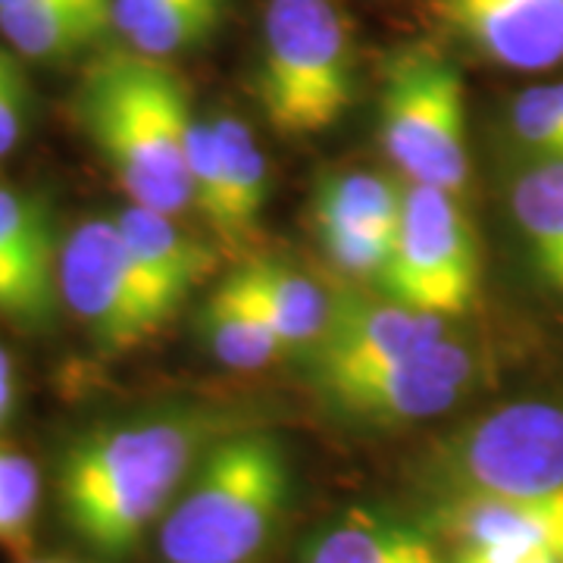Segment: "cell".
<instances>
[{"instance_id":"cell-2","label":"cell","mask_w":563,"mask_h":563,"mask_svg":"<svg viewBox=\"0 0 563 563\" xmlns=\"http://www.w3.org/2000/svg\"><path fill=\"white\" fill-rule=\"evenodd\" d=\"M76 120L129 201L169 217L191 210L185 139L195 107L166 63L135 51L91 63L76 91Z\"/></svg>"},{"instance_id":"cell-12","label":"cell","mask_w":563,"mask_h":563,"mask_svg":"<svg viewBox=\"0 0 563 563\" xmlns=\"http://www.w3.org/2000/svg\"><path fill=\"white\" fill-rule=\"evenodd\" d=\"M435 16L501 69L544 73L563 63V0H435Z\"/></svg>"},{"instance_id":"cell-9","label":"cell","mask_w":563,"mask_h":563,"mask_svg":"<svg viewBox=\"0 0 563 563\" xmlns=\"http://www.w3.org/2000/svg\"><path fill=\"white\" fill-rule=\"evenodd\" d=\"M479 361L470 344L454 339L420 347L401 361L361 376L313 385L322 407L335 420L363 429H404L435 420L470 395Z\"/></svg>"},{"instance_id":"cell-21","label":"cell","mask_w":563,"mask_h":563,"mask_svg":"<svg viewBox=\"0 0 563 563\" xmlns=\"http://www.w3.org/2000/svg\"><path fill=\"white\" fill-rule=\"evenodd\" d=\"M213 135L220 144L222 173H225V198H229V247H242L257 232L269 195L266 157L254 132L232 113L210 117Z\"/></svg>"},{"instance_id":"cell-5","label":"cell","mask_w":563,"mask_h":563,"mask_svg":"<svg viewBox=\"0 0 563 563\" xmlns=\"http://www.w3.org/2000/svg\"><path fill=\"white\" fill-rule=\"evenodd\" d=\"M426 504L563 492V407L504 404L432 444L413 466Z\"/></svg>"},{"instance_id":"cell-25","label":"cell","mask_w":563,"mask_h":563,"mask_svg":"<svg viewBox=\"0 0 563 563\" xmlns=\"http://www.w3.org/2000/svg\"><path fill=\"white\" fill-rule=\"evenodd\" d=\"M35 113L32 81L22 69L20 57L10 47H0V161L20 147Z\"/></svg>"},{"instance_id":"cell-24","label":"cell","mask_w":563,"mask_h":563,"mask_svg":"<svg viewBox=\"0 0 563 563\" xmlns=\"http://www.w3.org/2000/svg\"><path fill=\"white\" fill-rule=\"evenodd\" d=\"M507 129L526 161H563V81L520 91L507 107Z\"/></svg>"},{"instance_id":"cell-6","label":"cell","mask_w":563,"mask_h":563,"mask_svg":"<svg viewBox=\"0 0 563 563\" xmlns=\"http://www.w3.org/2000/svg\"><path fill=\"white\" fill-rule=\"evenodd\" d=\"M379 139L407 181L435 185L461 198L470 179L461 69L420 44L391 54L383 76Z\"/></svg>"},{"instance_id":"cell-23","label":"cell","mask_w":563,"mask_h":563,"mask_svg":"<svg viewBox=\"0 0 563 563\" xmlns=\"http://www.w3.org/2000/svg\"><path fill=\"white\" fill-rule=\"evenodd\" d=\"M185 166H188V188H191V210L201 217L222 244H229V198H225V173L222 154L210 117L191 120L185 139Z\"/></svg>"},{"instance_id":"cell-17","label":"cell","mask_w":563,"mask_h":563,"mask_svg":"<svg viewBox=\"0 0 563 563\" xmlns=\"http://www.w3.org/2000/svg\"><path fill=\"white\" fill-rule=\"evenodd\" d=\"M113 222L120 229L129 254L179 307L217 266L213 251L198 242L181 225L179 217H169L141 203H129L113 217Z\"/></svg>"},{"instance_id":"cell-7","label":"cell","mask_w":563,"mask_h":563,"mask_svg":"<svg viewBox=\"0 0 563 563\" xmlns=\"http://www.w3.org/2000/svg\"><path fill=\"white\" fill-rule=\"evenodd\" d=\"M60 301L103 354H125L161 335L181 307L144 273L113 217L79 222L60 244Z\"/></svg>"},{"instance_id":"cell-28","label":"cell","mask_w":563,"mask_h":563,"mask_svg":"<svg viewBox=\"0 0 563 563\" xmlns=\"http://www.w3.org/2000/svg\"><path fill=\"white\" fill-rule=\"evenodd\" d=\"M22 563H79V561H66V558H25Z\"/></svg>"},{"instance_id":"cell-16","label":"cell","mask_w":563,"mask_h":563,"mask_svg":"<svg viewBox=\"0 0 563 563\" xmlns=\"http://www.w3.org/2000/svg\"><path fill=\"white\" fill-rule=\"evenodd\" d=\"M232 282L257 303L285 354H307L320 342L332 313V291L320 282L279 261H247L239 273H232Z\"/></svg>"},{"instance_id":"cell-15","label":"cell","mask_w":563,"mask_h":563,"mask_svg":"<svg viewBox=\"0 0 563 563\" xmlns=\"http://www.w3.org/2000/svg\"><path fill=\"white\" fill-rule=\"evenodd\" d=\"M110 29L113 0H29L0 10V35L20 60H69Z\"/></svg>"},{"instance_id":"cell-27","label":"cell","mask_w":563,"mask_h":563,"mask_svg":"<svg viewBox=\"0 0 563 563\" xmlns=\"http://www.w3.org/2000/svg\"><path fill=\"white\" fill-rule=\"evenodd\" d=\"M16 407V383H13V361L10 354L0 347V429L13 417Z\"/></svg>"},{"instance_id":"cell-18","label":"cell","mask_w":563,"mask_h":563,"mask_svg":"<svg viewBox=\"0 0 563 563\" xmlns=\"http://www.w3.org/2000/svg\"><path fill=\"white\" fill-rule=\"evenodd\" d=\"M507 185L510 220L536 276L563 295V161H523Z\"/></svg>"},{"instance_id":"cell-22","label":"cell","mask_w":563,"mask_h":563,"mask_svg":"<svg viewBox=\"0 0 563 563\" xmlns=\"http://www.w3.org/2000/svg\"><path fill=\"white\" fill-rule=\"evenodd\" d=\"M44 479L29 454L0 444V548L22 554L38 523Z\"/></svg>"},{"instance_id":"cell-13","label":"cell","mask_w":563,"mask_h":563,"mask_svg":"<svg viewBox=\"0 0 563 563\" xmlns=\"http://www.w3.org/2000/svg\"><path fill=\"white\" fill-rule=\"evenodd\" d=\"M417 520L454 551L492 544L563 561V492L544 498L426 504Z\"/></svg>"},{"instance_id":"cell-8","label":"cell","mask_w":563,"mask_h":563,"mask_svg":"<svg viewBox=\"0 0 563 563\" xmlns=\"http://www.w3.org/2000/svg\"><path fill=\"white\" fill-rule=\"evenodd\" d=\"M479 288V239L461 198L435 185L407 181L401 229L379 279V295L442 320H457L473 310Z\"/></svg>"},{"instance_id":"cell-4","label":"cell","mask_w":563,"mask_h":563,"mask_svg":"<svg viewBox=\"0 0 563 563\" xmlns=\"http://www.w3.org/2000/svg\"><path fill=\"white\" fill-rule=\"evenodd\" d=\"M257 103L285 139L332 129L357 95V60L335 0H269L263 10Z\"/></svg>"},{"instance_id":"cell-30","label":"cell","mask_w":563,"mask_h":563,"mask_svg":"<svg viewBox=\"0 0 563 563\" xmlns=\"http://www.w3.org/2000/svg\"><path fill=\"white\" fill-rule=\"evenodd\" d=\"M532 563H561V561H554V558H539V561H532Z\"/></svg>"},{"instance_id":"cell-11","label":"cell","mask_w":563,"mask_h":563,"mask_svg":"<svg viewBox=\"0 0 563 563\" xmlns=\"http://www.w3.org/2000/svg\"><path fill=\"white\" fill-rule=\"evenodd\" d=\"M60 244L47 203L0 181V317L25 332L60 313Z\"/></svg>"},{"instance_id":"cell-29","label":"cell","mask_w":563,"mask_h":563,"mask_svg":"<svg viewBox=\"0 0 563 563\" xmlns=\"http://www.w3.org/2000/svg\"><path fill=\"white\" fill-rule=\"evenodd\" d=\"M20 3H29V0H0V10H7V7H20Z\"/></svg>"},{"instance_id":"cell-14","label":"cell","mask_w":563,"mask_h":563,"mask_svg":"<svg viewBox=\"0 0 563 563\" xmlns=\"http://www.w3.org/2000/svg\"><path fill=\"white\" fill-rule=\"evenodd\" d=\"M301 563H451L420 523L379 507H351L307 536Z\"/></svg>"},{"instance_id":"cell-3","label":"cell","mask_w":563,"mask_h":563,"mask_svg":"<svg viewBox=\"0 0 563 563\" xmlns=\"http://www.w3.org/2000/svg\"><path fill=\"white\" fill-rule=\"evenodd\" d=\"M295 470L276 432L220 435L157 526L163 563H257L291 507Z\"/></svg>"},{"instance_id":"cell-10","label":"cell","mask_w":563,"mask_h":563,"mask_svg":"<svg viewBox=\"0 0 563 563\" xmlns=\"http://www.w3.org/2000/svg\"><path fill=\"white\" fill-rule=\"evenodd\" d=\"M448 335L451 320L404 307L385 295L369 298L351 288H335L329 322L322 329L320 342L303 354V369L313 388L401 361Z\"/></svg>"},{"instance_id":"cell-26","label":"cell","mask_w":563,"mask_h":563,"mask_svg":"<svg viewBox=\"0 0 563 563\" xmlns=\"http://www.w3.org/2000/svg\"><path fill=\"white\" fill-rule=\"evenodd\" d=\"M188 3L191 0H113V29L125 41H132L144 29L173 16L179 7H188Z\"/></svg>"},{"instance_id":"cell-20","label":"cell","mask_w":563,"mask_h":563,"mask_svg":"<svg viewBox=\"0 0 563 563\" xmlns=\"http://www.w3.org/2000/svg\"><path fill=\"white\" fill-rule=\"evenodd\" d=\"M198 332L207 351L229 369H263L285 354V347L263 320L257 303L244 295L232 276L207 298L198 313Z\"/></svg>"},{"instance_id":"cell-19","label":"cell","mask_w":563,"mask_h":563,"mask_svg":"<svg viewBox=\"0 0 563 563\" xmlns=\"http://www.w3.org/2000/svg\"><path fill=\"white\" fill-rule=\"evenodd\" d=\"M404 191L379 173H332L317 181L310 220L313 232L354 229L398 239L404 217Z\"/></svg>"},{"instance_id":"cell-1","label":"cell","mask_w":563,"mask_h":563,"mask_svg":"<svg viewBox=\"0 0 563 563\" xmlns=\"http://www.w3.org/2000/svg\"><path fill=\"white\" fill-rule=\"evenodd\" d=\"M239 426L244 422L225 410L173 407L85 429L57 457L54 495L63 526L103 561L135 554L203 451Z\"/></svg>"}]
</instances>
